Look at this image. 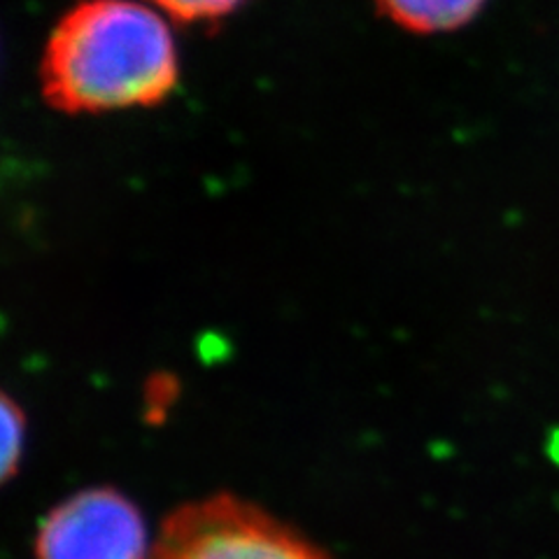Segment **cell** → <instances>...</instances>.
<instances>
[{"mask_svg":"<svg viewBox=\"0 0 559 559\" xmlns=\"http://www.w3.org/2000/svg\"><path fill=\"white\" fill-rule=\"evenodd\" d=\"M51 108L112 112L162 103L178 82L164 14L138 0H80L51 28L40 61Z\"/></svg>","mask_w":559,"mask_h":559,"instance_id":"6da1fadb","label":"cell"},{"mask_svg":"<svg viewBox=\"0 0 559 559\" xmlns=\"http://www.w3.org/2000/svg\"><path fill=\"white\" fill-rule=\"evenodd\" d=\"M150 559H329L304 536L229 495L170 513Z\"/></svg>","mask_w":559,"mask_h":559,"instance_id":"7a4b0ae2","label":"cell"},{"mask_svg":"<svg viewBox=\"0 0 559 559\" xmlns=\"http://www.w3.org/2000/svg\"><path fill=\"white\" fill-rule=\"evenodd\" d=\"M35 555L38 559H147L145 520L117 489H84L45 518Z\"/></svg>","mask_w":559,"mask_h":559,"instance_id":"3957f363","label":"cell"},{"mask_svg":"<svg viewBox=\"0 0 559 559\" xmlns=\"http://www.w3.org/2000/svg\"><path fill=\"white\" fill-rule=\"evenodd\" d=\"M378 12L411 33H448L474 22L487 0H373Z\"/></svg>","mask_w":559,"mask_h":559,"instance_id":"277c9868","label":"cell"},{"mask_svg":"<svg viewBox=\"0 0 559 559\" xmlns=\"http://www.w3.org/2000/svg\"><path fill=\"white\" fill-rule=\"evenodd\" d=\"M152 8L180 24H215L231 16L248 0H147Z\"/></svg>","mask_w":559,"mask_h":559,"instance_id":"5b68a950","label":"cell"},{"mask_svg":"<svg viewBox=\"0 0 559 559\" xmlns=\"http://www.w3.org/2000/svg\"><path fill=\"white\" fill-rule=\"evenodd\" d=\"M26 425L24 415L10 399L3 401V478L8 480L22 462Z\"/></svg>","mask_w":559,"mask_h":559,"instance_id":"8992f818","label":"cell"}]
</instances>
